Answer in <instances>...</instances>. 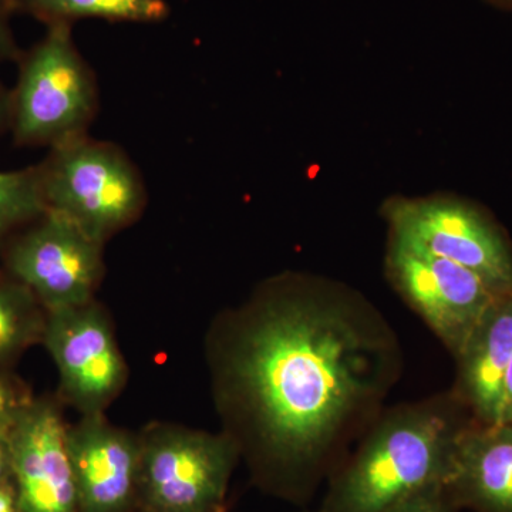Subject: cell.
Segmentation results:
<instances>
[{"label":"cell","instance_id":"19","mask_svg":"<svg viewBox=\"0 0 512 512\" xmlns=\"http://www.w3.org/2000/svg\"><path fill=\"white\" fill-rule=\"evenodd\" d=\"M12 15H15L12 0H0V62L18 60L22 55L10 26Z\"/></svg>","mask_w":512,"mask_h":512},{"label":"cell","instance_id":"24","mask_svg":"<svg viewBox=\"0 0 512 512\" xmlns=\"http://www.w3.org/2000/svg\"><path fill=\"white\" fill-rule=\"evenodd\" d=\"M481 2L500 12L512 13V0H481Z\"/></svg>","mask_w":512,"mask_h":512},{"label":"cell","instance_id":"20","mask_svg":"<svg viewBox=\"0 0 512 512\" xmlns=\"http://www.w3.org/2000/svg\"><path fill=\"white\" fill-rule=\"evenodd\" d=\"M12 480L10 464V431H0V484Z\"/></svg>","mask_w":512,"mask_h":512},{"label":"cell","instance_id":"8","mask_svg":"<svg viewBox=\"0 0 512 512\" xmlns=\"http://www.w3.org/2000/svg\"><path fill=\"white\" fill-rule=\"evenodd\" d=\"M384 276L453 357L498 296L470 269L392 234H387Z\"/></svg>","mask_w":512,"mask_h":512},{"label":"cell","instance_id":"13","mask_svg":"<svg viewBox=\"0 0 512 512\" xmlns=\"http://www.w3.org/2000/svg\"><path fill=\"white\" fill-rule=\"evenodd\" d=\"M512 359V293L498 295L454 356L450 392L477 423L501 421Z\"/></svg>","mask_w":512,"mask_h":512},{"label":"cell","instance_id":"7","mask_svg":"<svg viewBox=\"0 0 512 512\" xmlns=\"http://www.w3.org/2000/svg\"><path fill=\"white\" fill-rule=\"evenodd\" d=\"M0 258L46 311L92 302L104 276L103 242L52 211L16 232Z\"/></svg>","mask_w":512,"mask_h":512},{"label":"cell","instance_id":"6","mask_svg":"<svg viewBox=\"0 0 512 512\" xmlns=\"http://www.w3.org/2000/svg\"><path fill=\"white\" fill-rule=\"evenodd\" d=\"M387 234L470 269L498 295L512 293V241L480 202L450 192L383 201Z\"/></svg>","mask_w":512,"mask_h":512},{"label":"cell","instance_id":"10","mask_svg":"<svg viewBox=\"0 0 512 512\" xmlns=\"http://www.w3.org/2000/svg\"><path fill=\"white\" fill-rule=\"evenodd\" d=\"M59 397H35L10 430L19 512H79Z\"/></svg>","mask_w":512,"mask_h":512},{"label":"cell","instance_id":"2","mask_svg":"<svg viewBox=\"0 0 512 512\" xmlns=\"http://www.w3.org/2000/svg\"><path fill=\"white\" fill-rule=\"evenodd\" d=\"M471 420L450 390L384 407L313 512H387L419 488L443 483L454 443Z\"/></svg>","mask_w":512,"mask_h":512},{"label":"cell","instance_id":"25","mask_svg":"<svg viewBox=\"0 0 512 512\" xmlns=\"http://www.w3.org/2000/svg\"><path fill=\"white\" fill-rule=\"evenodd\" d=\"M215 512H228L227 504L222 505V507L218 508V510Z\"/></svg>","mask_w":512,"mask_h":512},{"label":"cell","instance_id":"1","mask_svg":"<svg viewBox=\"0 0 512 512\" xmlns=\"http://www.w3.org/2000/svg\"><path fill=\"white\" fill-rule=\"evenodd\" d=\"M221 431L262 494L306 507L402 379L396 329L355 286L279 272L222 309L204 338Z\"/></svg>","mask_w":512,"mask_h":512},{"label":"cell","instance_id":"3","mask_svg":"<svg viewBox=\"0 0 512 512\" xmlns=\"http://www.w3.org/2000/svg\"><path fill=\"white\" fill-rule=\"evenodd\" d=\"M72 25L47 26L22 52L10 90V133L18 147H55L87 136L96 116V77L73 40Z\"/></svg>","mask_w":512,"mask_h":512},{"label":"cell","instance_id":"18","mask_svg":"<svg viewBox=\"0 0 512 512\" xmlns=\"http://www.w3.org/2000/svg\"><path fill=\"white\" fill-rule=\"evenodd\" d=\"M387 512H460L440 483L426 485L407 495Z\"/></svg>","mask_w":512,"mask_h":512},{"label":"cell","instance_id":"22","mask_svg":"<svg viewBox=\"0 0 512 512\" xmlns=\"http://www.w3.org/2000/svg\"><path fill=\"white\" fill-rule=\"evenodd\" d=\"M10 130V92L0 84V136Z\"/></svg>","mask_w":512,"mask_h":512},{"label":"cell","instance_id":"4","mask_svg":"<svg viewBox=\"0 0 512 512\" xmlns=\"http://www.w3.org/2000/svg\"><path fill=\"white\" fill-rule=\"evenodd\" d=\"M46 211L107 239L130 227L147 205L143 178L121 148L89 136L50 148L37 164Z\"/></svg>","mask_w":512,"mask_h":512},{"label":"cell","instance_id":"26","mask_svg":"<svg viewBox=\"0 0 512 512\" xmlns=\"http://www.w3.org/2000/svg\"><path fill=\"white\" fill-rule=\"evenodd\" d=\"M302 512H313V511H302Z\"/></svg>","mask_w":512,"mask_h":512},{"label":"cell","instance_id":"23","mask_svg":"<svg viewBox=\"0 0 512 512\" xmlns=\"http://www.w3.org/2000/svg\"><path fill=\"white\" fill-rule=\"evenodd\" d=\"M501 421H510L512 423V359L508 367L507 379H505L503 414Z\"/></svg>","mask_w":512,"mask_h":512},{"label":"cell","instance_id":"16","mask_svg":"<svg viewBox=\"0 0 512 512\" xmlns=\"http://www.w3.org/2000/svg\"><path fill=\"white\" fill-rule=\"evenodd\" d=\"M45 212L37 165L0 171V249Z\"/></svg>","mask_w":512,"mask_h":512},{"label":"cell","instance_id":"11","mask_svg":"<svg viewBox=\"0 0 512 512\" xmlns=\"http://www.w3.org/2000/svg\"><path fill=\"white\" fill-rule=\"evenodd\" d=\"M66 443L79 512H136L138 433L114 426L106 413L83 414L67 427Z\"/></svg>","mask_w":512,"mask_h":512},{"label":"cell","instance_id":"14","mask_svg":"<svg viewBox=\"0 0 512 512\" xmlns=\"http://www.w3.org/2000/svg\"><path fill=\"white\" fill-rule=\"evenodd\" d=\"M15 13L32 16L46 26L101 19L121 23H158L168 18L165 0H12Z\"/></svg>","mask_w":512,"mask_h":512},{"label":"cell","instance_id":"9","mask_svg":"<svg viewBox=\"0 0 512 512\" xmlns=\"http://www.w3.org/2000/svg\"><path fill=\"white\" fill-rule=\"evenodd\" d=\"M40 345L52 357L59 375L57 397L80 416L106 413L126 387V359L109 313L96 299L46 311Z\"/></svg>","mask_w":512,"mask_h":512},{"label":"cell","instance_id":"21","mask_svg":"<svg viewBox=\"0 0 512 512\" xmlns=\"http://www.w3.org/2000/svg\"><path fill=\"white\" fill-rule=\"evenodd\" d=\"M0 512H19L18 497L12 480L0 484Z\"/></svg>","mask_w":512,"mask_h":512},{"label":"cell","instance_id":"5","mask_svg":"<svg viewBox=\"0 0 512 512\" xmlns=\"http://www.w3.org/2000/svg\"><path fill=\"white\" fill-rule=\"evenodd\" d=\"M136 512H215L225 505L241 456L224 431L154 421L138 431Z\"/></svg>","mask_w":512,"mask_h":512},{"label":"cell","instance_id":"17","mask_svg":"<svg viewBox=\"0 0 512 512\" xmlns=\"http://www.w3.org/2000/svg\"><path fill=\"white\" fill-rule=\"evenodd\" d=\"M35 397L13 369L0 367V431L12 430Z\"/></svg>","mask_w":512,"mask_h":512},{"label":"cell","instance_id":"15","mask_svg":"<svg viewBox=\"0 0 512 512\" xmlns=\"http://www.w3.org/2000/svg\"><path fill=\"white\" fill-rule=\"evenodd\" d=\"M46 309L26 286L0 274V367L13 369L20 357L42 342Z\"/></svg>","mask_w":512,"mask_h":512},{"label":"cell","instance_id":"12","mask_svg":"<svg viewBox=\"0 0 512 512\" xmlns=\"http://www.w3.org/2000/svg\"><path fill=\"white\" fill-rule=\"evenodd\" d=\"M441 487L458 511L512 512V423L471 420L458 434Z\"/></svg>","mask_w":512,"mask_h":512}]
</instances>
